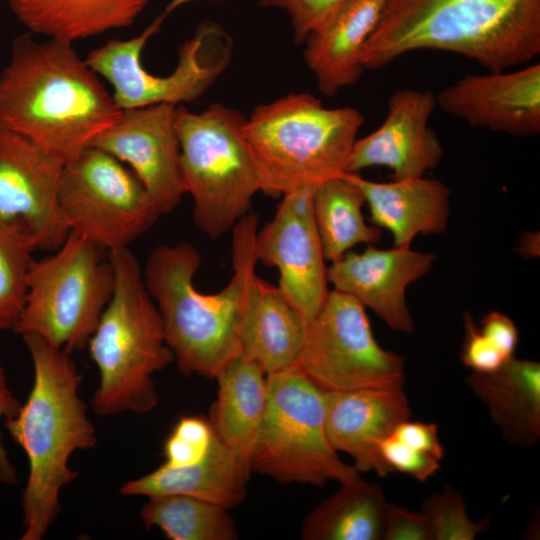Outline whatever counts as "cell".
Returning <instances> with one entry per match:
<instances>
[{
  "instance_id": "6da1fadb",
  "label": "cell",
  "mask_w": 540,
  "mask_h": 540,
  "mask_svg": "<svg viewBox=\"0 0 540 540\" xmlns=\"http://www.w3.org/2000/svg\"><path fill=\"white\" fill-rule=\"evenodd\" d=\"M233 274L217 293L194 286L201 265L190 243L155 247L143 279L163 324L165 340L179 372L208 379L241 355V332L258 263L255 239L258 216L248 212L231 229Z\"/></svg>"
},
{
  "instance_id": "7a4b0ae2",
  "label": "cell",
  "mask_w": 540,
  "mask_h": 540,
  "mask_svg": "<svg viewBox=\"0 0 540 540\" xmlns=\"http://www.w3.org/2000/svg\"><path fill=\"white\" fill-rule=\"evenodd\" d=\"M98 76L72 43L23 33L0 73V124L66 164L121 115Z\"/></svg>"
},
{
  "instance_id": "3957f363",
  "label": "cell",
  "mask_w": 540,
  "mask_h": 540,
  "mask_svg": "<svg viewBox=\"0 0 540 540\" xmlns=\"http://www.w3.org/2000/svg\"><path fill=\"white\" fill-rule=\"evenodd\" d=\"M423 49L489 72L527 63L540 53V0H388L361 61L375 70Z\"/></svg>"
},
{
  "instance_id": "277c9868",
  "label": "cell",
  "mask_w": 540,
  "mask_h": 540,
  "mask_svg": "<svg viewBox=\"0 0 540 540\" xmlns=\"http://www.w3.org/2000/svg\"><path fill=\"white\" fill-rule=\"evenodd\" d=\"M22 338L33 364V384L17 414L4 423L28 460L20 539L41 540L58 518L62 489L78 476L69 465L71 456L92 449L97 434L71 353L36 335Z\"/></svg>"
},
{
  "instance_id": "5b68a950",
  "label": "cell",
  "mask_w": 540,
  "mask_h": 540,
  "mask_svg": "<svg viewBox=\"0 0 540 540\" xmlns=\"http://www.w3.org/2000/svg\"><path fill=\"white\" fill-rule=\"evenodd\" d=\"M107 254L114 289L87 344L99 374L91 407L101 417L145 414L158 404L153 376L174 359L136 256L129 247Z\"/></svg>"
},
{
  "instance_id": "8992f818",
  "label": "cell",
  "mask_w": 540,
  "mask_h": 540,
  "mask_svg": "<svg viewBox=\"0 0 540 540\" xmlns=\"http://www.w3.org/2000/svg\"><path fill=\"white\" fill-rule=\"evenodd\" d=\"M361 112L326 108L309 93H290L257 106L244 124L261 191L273 197L347 173Z\"/></svg>"
},
{
  "instance_id": "52a82bcc",
  "label": "cell",
  "mask_w": 540,
  "mask_h": 540,
  "mask_svg": "<svg viewBox=\"0 0 540 540\" xmlns=\"http://www.w3.org/2000/svg\"><path fill=\"white\" fill-rule=\"evenodd\" d=\"M246 118L216 103L202 112L177 106L175 126L185 193L196 226L218 239L249 212L261 191L257 167L244 136Z\"/></svg>"
},
{
  "instance_id": "ba28073f",
  "label": "cell",
  "mask_w": 540,
  "mask_h": 540,
  "mask_svg": "<svg viewBox=\"0 0 540 540\" xmlns=\"http://www.w3.org/2000/svg\"><path fill=\"white\" fill-rule=\"evenodd\" d=\"M249 467L283 484L322 487L361 478L328 440L325 391L296 366L267 375V401Z\"/></svg>"
},
{
  "instance_id": "9c48e42d",
  "label": "cell",
  "mask_w": 540,
  "mask_h": 540,
  "mask_svg": "<svg viewBox=\"0 0 540 540\" xmlns=\"http://www.w3.org/2000/svg\"><path fill=\"white\" fill-rule=\"evenodd\" d=\"M104 250L69 233L50 256L32 262L15 333L36 335L72 353L88 344L114 289Z\"/></svg>"
},
{
  "instance_id": "30bf717a",
  "label": "cell",
  "mask_w": 540,
  "mask_h": 540,
  "mask_svg": "<svg viewBox=\"0 0 540 540\" xmlns=\"http://www.w3.org/2000/svg\"><path fill=\"white\" fill-rule=\"evenodd\" d=\"M57 199L69 233L106 253L129 247L161 217L131 169L94 146L63 165Z\"/></svg>"
},
{
  "instance_id": "8fae6325",
  "label": "cell",
  "mask_w": 540,
  "mask_h": 540,
  "mask_svg": "<svg viewBox=\"0 0 540 540\" xmlns=\"http://www.w3.org/2000/svg\"><path fill=\"white\" fill-rule=\"evenodd\" d=\"M147 41L143 32L130 39H110L90 51L85 59L93 71L110 83L120 109L193 102L225 71L232 57L230 35L216 22L203 21L180 46L175 70L167 76H157L142 65Z\"/></svg>"
},
{
  "instance_id": "7c38bea8",
  "label": "cell",
  "mask_w": 540,
  "mask_h": 540,
  "mask_svg": "<svg viewBox=\"0 0 540 540\" xmlns=\"http://www.w3.org/2000/svg\"><path fill=\"white\" fill-rule=\"evenodd\" d=\"M296 367L324 391L403 386L405 359L376 341L365 307L335 289L308 321Z\"/></svg>"
},
{
  "instance_id": "4fadbf2b",
  "label": "cell",
  "mask_w": 540,
  "mask_h": 540,
  "mask_svg": "<svg viewBox=\"0 0 540 540\" xmlns=\"http://www.w3.org/2000/svg\"><path fill=\"white\" fill-rule=\"evenodd\" d=\"M315 187L284 194L273 219L257 231L255 239L258 262L278 269V289L308 321L329 292L326 260L313 214Z\"/></svg>"
},
{
  "instance_id": "5bb4252c",
  "label": "cell",
  "mask_w": 540,
  "mask_h": 540,
  "mask_svg": "<svg viewBox=\"0 0 540 540\" xmlns=\"http://www.w3.org/2000/svg\"><path fill=\"white\" fill-rule=\"evenodd\" d=\"M63 165L0 124V227L26 231L38 249H58L69 235L57 199Z\"/></svg>"
},
{
  "instance_id": "9a60e30c",
  "label": "cell",
  "mask_w": 540,
  "mask_h": 540,
  "mask_svg": "<svg viewBox=\"0 0 540 540\" xmlns=\"http://www.w3.org/2000/svg\"><path fill=\"white\" fill-rule=\"evenodd\" d=\"M176 107L159 103L122 109L118 120L90 145L130 166L160 216L172 212L186 194Z\"/></svg>"
},
{
  "instance_id": "2e32d148",
  "label": "cell",
  "mask_w": 540,
  "mask_h": 540,
  "mask_svg": "<svg viewBox=\"0 0 540 540\" xmlns=\"http://www.w3.org/2000/svg\"><path fill=\"white\" fill-rule=\"evenodd\" d=\"M436 106V94L431 90H396L388 99L383 123L356 139L347 173L381 166L392 171V180H403L423 177L437 167L444 149L429 126Z\"/></svg>"
},
{
  "instance_id": "e0dca14e",
  "label": "cell",
  "mask_w": 540,
  "mask_h": 540,
  "mask_svg": "<svg viewBox=\"0 0 540 540\" xmlns=\"http://www.w3.org/2000/svg\"><path fill=\"white\" fill-rule=\"evenodd\" d=\"M436 104L472 127L535 136L540 132V64L465 75L437 94Z\"/></svg>"
},
{
  "instance_id": "ac0fdd59",
  "label": "cell",
  "mask_w": 540,
  "mask_h": 540,
  "mask_svg": "<svg viewBox=\"0 0 540 540\" xmlns=\"http://www.w3.org/2000/svg\"><path fill=\"white\" fill-rule=\"evenodd\" d=\"M436 256L410 247L379 249L373 245L360 253L348 251L327 267L328 283L370 308L391 329L410 333L414 322L406 304L407 287L426 275Z\"/></svg>"
},
{
  "instance_id": "d6986e66",
  "label": "cell",
  "mask_w": 540,
  "mask_h": 540,
  "mask_svg": "<svg viewBox=\"0 0 540 540\" xmlns=\"http://www.w3.org/2000/svg\"><path fill=\"white\" fill-rule=\"evenodd\" d=\"M402 386L325 391V428L331 446L354 460L360 472L393 473L378 444L410 418Z\"/></svg>"
},
{
  "instance_id": "ffe728a7",
  "label": "cell",
  "mask_w": 540,
  "mask_h": 540,
  "mask_svg": "<svg viewBox=\"0 0 540 540\" xmlns=\"http://www.w3.org/2000/svg\"><path fill=\"white\" fill-rule=\"evenodd\" d=\"M388 0H346L304 41V59L320 92L333 96L360 79L361 55Z\"/></svg>"
},
{
  "instance_id": "44dd1931",
  "label": "cell",
  "mask_w": 540,
  "mask_h": 540,
  "mask_svg": "<svg viewBox=\"0 0 540 540\" xmlns=\"http://www.w3.org/2000/svg\"><path fill=\"white\" fill-rule=\"evenodd\" d=\"M362 191L371 223L388 230L393 246L410 247L419 234L447 229L450 190L437 179L423 177L375 182L357 173H345Z\"/></svg>"
},
{
  "instance_id": "7402d4cb",
  "label": "cell",
  "mask_w": 540,
  "mask_h": 540,
  "mask_svg": "<svg viewBox=\"0 0 540 540\" xmlns=\"http://www.w3.org/2000/svg\"><path fill=\"white\" fill-rule=\"evenodd\" d=\"M250 473L248 462L214 433L202 461L181 468L161 464L154 471L123 483L119 493L146 497L182 494L231 509L244 501Z\"/></svg>"
},
{
  "instance_id": "603a6c76",
  "label": "cell",
  "mask_w": 540,
  "mask_h": 540,
  "mask_svg": "<svg viewBox=\"0 0 540 540\" xmlns=\"http://www.w3.org/2000/svg\"><path fill=\"white\" fill-rule=\"evenodd\" d=\"M306 320L277 286L256 275L251 285L241 332V356L266 375L296 366Z\"/></svg>"
},
{
  "instance_id": "cb8c5ba5",
  "label": "cell",
  "mask_w": 540,
  "mask_h": 540,
  "mask_svg": "<svg viewBox=\"0 0 540 540\" xmlns=\"http://www.w3.org/2000/svg\"><path fill=\"white\" fill-rule=\"evenodd\" d=\"M466 384L487 406L501 434L511 444L530 447L540 438V364L507 359L497 370L473 372Z\"/></svg>"
},
{
  "instance_id": "d4e9b609",
  "label": "cell",
  "mask_w": 540,
  "mask_h": 540,
  "mask_svg": "<svg viewBox=\"0 0 540 540\" xmlns=\"http://www.w3.org/2000/svg\"><path fill=\"white\" fill-rule=\"evenodd\" d=\"M32 34L72 43L134 23L150 0H8Z\"/></svg>"
},
{
  "instance_id": "484cf974",
  "label": "cell",
  "mask_w": 540,
  "mask_h": 540,
  "mask_svg": "<svg viewBox=\"0 0 540 540\" xmlns=\"http://www.w3.org/2000/svg\"><path fill=\"white\" fill-rule=\"evenodd\" d=\"M215 379L218 390L210 408L211 426L217 438L249 464V454L265 411L267 375L240 355Z\"/></svg>"
},
{
  "instance_id": "4316f807",
  "label": "cell",
  "mask_w": 540,
  "mask_h": 540,
  "mask_svg": "<svg viewBox=\"0 0 540 540\" xmlns=\"http://www.w3.org/2000/svg\"><path fill=\"white\" fill-rule=\"evenodd\" d=\"M388 502L381 487L362 478L340 483L304 519V540H380Z\"/></svg>"
},
{
  "instance_id": "83f0119b",
  "label": "cell",
  "mask_w": 540,
  "mask_h": 540,
  "mask_svg": "<svg viewBox=\"0 0 540 540\" xmlns=\"http://www.w3.org/2000/svg\"><path fill=\"white\" fill-rule=\"evenodd\" d=\"M364 203L362 191L345 174L315 187L313 214L326 261L339 260L358 244L380 240L379 228L364 219Z\"/></svg>"
},
{
  "instance_id": "f1b7e54d",
  "label": "cell",
  "mask_w": 540,
  "mask_h": 540,
  "mask_svg": "<svg viewBox=\"0 0 540 540\" xmlns=\"http://www.w3.org/2000/svg\"><path fill=\"white\" fill-rule=\"evenodd\" d=\"M228 510L192 496L166 494L148 497L140 517L147 529L156 527L171 540H236Z\"/></svg>"
},
{
  "instance_id": "f546056e",
  "label": "cell",
  "mask_w": 540,
  "mask_h": 540,
  "mask_svg": "<svg viewBox=\"0 0 540 540\" xmlns=\"http://www.w3.org/2000/svg\"><path fill=\"white\" fill-rule=\"evenodd\" d=\"M33 237L15 227H0V333L15 331L22 315L28 289Z\"/></svg>"
},
{
  "instance_id": "4dcf8cb0",
  "label": "cell",
  "mask_w": 540,
  "mask_h": 540,
  "mask_svg": "<svg viewBox=\"0 0 540 540\" xmlns=\"http://www.w3.org/2000/svg\"><path fill=\"white\" fill-rule=\"evenodd\" d=\"M421 507L433 540H474L488 527L487 520L469 518L463 497L450 487L426 498Z\"/></svg>"
},
{
  "instance_id": "1f68e13d",
  "label": "cell",
  "mask_w": 540,
  "mask_h": 540,
  "mask_svg": "<svg viewBox=\"0 0 540 540\" xmlns=\"http://www.w3.org/2000/svg\"><path fill=\"white\" fill-rule=\"evenodd\" d=\"M214 431L209 419L198 415L181 417L167 437L163 465L181 468L202 461L211 447Z\"/></svg>"
},
{
  "instance_id": "d6a6232c",
  "label": "cell",
  "mask_w": 540,
  "mask_h": 540,
  "mask_svg": "<svg viewBox=\"0 0 540 540\" xmlns=\"http://www.w3.org/2000/svg\"><path fill=\"white\" fill-rule=\"evenodd\" d=\"M346 0H262L265 7L285 11L291 21L296 44L321 27Z\"/></svg>"
},
{
  "instance_id": "836d02e7",
  "label": "cell",
  "mask_w": 540,
  "mask_h": 540,
  "mask_svg": "<svg viewBox=\"0 0 540 540\" xmlns=\"http://www.w3.org/2000/svg\"><path fill=\"white\" fill-rule=\"evenodd\" d=\"M380 454L392 472L398 471L420 482H425L440 468L435 457L416 450L391 435L378 444Z\"/></svg>"
},
{
  "instance_id": "e575fe53",
  "label": "cell",
  "mask_w": 540,
  "mask_h": 540,
  "mask_svg": "<svg viewBox=\"0 0 540 540\" xmlns=\"http://www.w3.org/2000/svg\"><path fill=\"white\" fill-rule=\"evenodd\" d=\"M465 339L462 363L477 373L497 370L507 359L476 327L468 312L464 315Z\"/></svg>"
},
{
  "instance_id": "d590c367",
  "label": "cell",
  "mask_w": 540,
  "mask_h": 540,
  "mask_svg": "<svg viewBox=\"0 0 540 540\" xmlns=\"http://www.w3.org/2000/svg\"><path fill=\"white\" fill-rule=\"evenodd\" d=\"M383 540H433L431 528L423 512L388 504Z\"/></svg>"
},
{
  "instance_id": "8d00e7d4",
  "label": "cell",
  "mask_w": 540,
  "mask_h": 540,
  "mask_svg": "<svg viewBox=\"0 0 540 540\" xmlns=\"http://www.w3.org/2000/svg\"><path fill=\"white\" fill-rule=\"evenodd\" d=\"M391 436L439 461L444 456V448L438 435V426L435 423L407 419L396 426Z\"/></svg>"
},
{
  "instance_id": "74e56055",
  "label": "cell",
  "mask_w": 540,
  "mask_h": 540,
  "mask_svg": "<svg viewBox=\"0 0 540 540\" xmlns=\"http://www.w3.org/2000/svg\"><path fill=\"white\" fill-rule=\"evenodd\" d=\"M481 333L507 358L514 356L518 344V330L507 315L492 311L481 321Z\"/></svg>"
},
{
  "instance_id": "f35d334b",
  "label": "cell",
  "mask_w": 540,
  "mask_h": 540,
  "mask_svg": "<svg viewBox=\"0 0 540 540\" xmlns=\"http://www.w3.org/2000/svg\"><path fill=\"white\" fill-rule=\"evenodd\" d=\"M22 403L14 395L9 386L4 367L0 364V421L14 417ZM1 432V431H0ZM0 480L4 483L13 484L16 481L15 470L8 459V454L2 444L0 433Z\"/></svg>"
},
{
  "instance_id": "ab89813d",
  "label": "cell",
  "mask_w": 540,
  "mask_h": 540,
  "mask_svg": "<svg viewBox=\"0 0 540 540\" xmlns=\"http://www.w3.org/2000/svg\"><path fill=\"white\" fill-rule=\"evenodd\" d=\"M538 236L536 238V234H532V235H526V237L523 238L522 240V244L520 246V252L522 254H526L528 256L530 255H533L535 256L536 255V252L538 254V251H536V241H538Z\"/></svg>"
}]
</instances>
